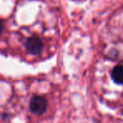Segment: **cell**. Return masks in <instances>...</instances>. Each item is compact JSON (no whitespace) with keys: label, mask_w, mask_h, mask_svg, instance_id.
I'll return each mask as SVG.
<instances>
[{"label":"cell","mask_w":123,"mask_h":123,"mask_svg":"<svg viewBox=\"0 0 123 123\" xmlns=\"http://www.w3.org/2000/svg\"><path fill=\"white\" fill-rule=\"evenodd\" d=\"M48 101L46 98L40 94H35L31 98L29 102V110L36 116H42L46 112Z\"/></svg>","instance_id":"6da1fadb"},{"label":"cell","mask_w":123,"mask_h":123,"mask_svg":"<svg viewBox=\"0 0 123 123\" xmlns=\"http://www.w3.org/2000/svg\"><path fill=\"white\" fill-rule=\"evenodd\" d=\"M24 46L28 53L36 56L41 55L44 49V43L42 40L36 35L28 37L25 41Z\"/></svg>","instance_id":"7a4b0ae2"},{"label":"cell","mask_w":123,"mask_h":123,"mask_svg":"<svg viewBox=\"0 0 123 123\" xmlns=\"http://www.w3.org/2000/svg\"><path fill=\"white\" fill-rule=\"evenodd\" d=\"M111 79L113 82L119 85H123V65L118 64L113 68L111 71Z\"/></svg>","instance_id":"3957f363"},{"label":"cell","mask_w":123,"mask_h":123,"mask_svg":"<svg viewBox=\"0 0 123 123\" xmlns=\"http://www.w3.org/2000/svg\"><path fill=\"white\" fill-rule=\"evenodd\" d=\"M9 118H10V115H9V113L4 112V113L2 114V120H4V121H6V120H9Z\"/></svg>","instance_id":"277c9868"},{"label":"cell","mask_w":123,"mask_h":123,"mask_svg":"<svg viewBox=\"0 0 123 123\" xmlns=\"http://www.w3.org/2000/svg\"><path fill=\"white\" fill-rule=\"evenodd\" d=\"M121 115H122V116H123V109H122V110H121Z\"/></svg>","instance_id":"5b68a950"}]
</instances>
